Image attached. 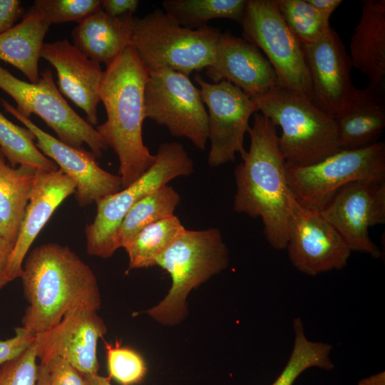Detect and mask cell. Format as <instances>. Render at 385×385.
I'll return each mask as SVG.
<instances>
[{"label": "cell", "mask_w": 385, "mask_h": 385, "mask_svg": "<svg viewBox=\"0 0 385 385\" xmlns=\"http://www.w3.org/2000/svg\"><path fill=\"white\" fill-rule=\"evenodd\" d=\"M21 278L29 304L22 327L34 334L56 326L73 307L101 308L93 272L67 246L49 242L35 247L24 261Z\"/></svg>", "instance_id": "cell-1"}, {"label": "cell", "mask_w": 385, "mask_h": 385, "mask_svg": "<svg viewBox=\"0 0 385 385\" xmlns=\"http://www.w3.org/2000/svg\"><path fill=\"white\" fill-rule=\"evenodd\" d=\"M247 133L249 150L235 170L233 209L251 217H260L269 244L275 250H284L295 199L287 183L276 125L257 112Z\"/></svg>", "instance_id": "cell-2"}, {"label": "cell", "mask_w": 385, "mask_h": 385, "mask_svg": "<svg viewBox=\"0 0 385 385\" xmlns=\"http://www.w3.org/2000/svg\"><path fill=\"white\" fill-rule=\"evenodd\" d=\"M148 78V72L130 44L103 71L100 98L107 118L96 130L118 156L123 188L139 178L155 160L142 133Z\"/></svg>", "instance_id": "cell-3"}, {"label": "cell", "mask_w": 385, "mask_h": 385, "mask_svg": "<svg viewBox=\"0 0 385 385\" xmlns=\"http://www.w3.org/2000/svg\"><path fill=\"white\" fill-rule=\"evenodd\" d=\"M228 264V249L218 228L185 229L155 260L154 266L169 273L172 284L165 298L146 313L163 325L179 324L188 314L190 292L220 273Z\"/></svg>", "instance_id": "cell-4"}, {"label": "cell", "mask_w": 385, "mask_h": 385, "mask_svg": "<svg viewBox=\"0 0 385 385\" xmlns=\"http://www.w3.org/2000/svg\"><path fill=\"white\" fill-rule=\"evenodd\" d=\"M252 99L282 128L278 146L287 167L311 165L340 150L334 118L307 98L277 86Z\"/></svg>", "instance_id": "cell-5"}, {"label": "cell", "mask_w": 385, "mask_h": 385, "mask_svg": "<svg viewBox=\"0 0 385 385\" xmlns=\"http://www.w3.org/2000/svg\"><path fill=\"white\" fill-rule=\"evenodd\" d=\"M221 31L189 29L163 9L133 18L130 45L148 73L166 68L189 76L211 65Z\"/></svg>", "instance_id": "cell-6"}, {"label": "cell", "mask_w": 385, "mask_h": 385, "mask_svg": "<svg viewBox=\"0 0 385 385\" xmlns=\"http://www.w3.org/2000/svg\"><path fill=\"white\" fill-rule=\"evenodd\" d=\"M153 165L128 186L96 202L93 221L86 226V250L91 256L111 257L116 251L115 232L129 210L139 200L171 180L194 172V163L183 145H159Z\"/></svg>", "instance_id": "cell-7"}, {"label": "cell", "mask_w": 385, "mask_h": 385, "mask_svg": "<svg viewBox=\"0 0 385 385\" xmlns=\"http://www.w3.org/2000/svg\"><path fill=\"white\" fill-rule=\"evenodd\" d=\"M289 188L302 206L321 212L345 185L359 180H385V143L353 150L340 149L322 161L286 166Z\"/></svg>", "instance_id": "cell-8"}, {"label": "cell", "mask_w": 385, "mask_h": 385, "mask_svg": "<svg viewBox=\"0 0 385 385\" xmlns=\"http://www.w3.org/2000/svg\"><path fill=\"white\" fill-rule=\"evenodd\" d=\"M240 25L243 38L266 55L277 86L311 101L312 81L302 44L284 21L277 0H247Z\"/></svg>", "instance_id": "cell-9"}, {"label": "cell", "mask_w": 385, "mask_h": 385, "mask_svg": "<svg viewBox=\"0 0 385 385\" xmlns=\"http://www.w3.org/2000/svg\"><path fill=\"white\" fill-rule=\"evenodd\" d=\"M36 83H28L0 66V88L16 103V109L29 118L39 116L58 135V139L76 148L88 145L96 158L108 149L96 129L82 118L63 98L54 83L51 69L41 73Z\"/></svg>", "instance_id": "cell-10"}, {"label": "cell", "mask_w": 385, "mask_h": 385, "mask_svg": "<svg viewBox=\"0 0 385 385\" xmlns=\"http://www.w3.org/2000/svg\"><path fill=\"white\" fill-rule=\"evenodd\" d=\"M144 107L145 118L165 126L172 135L205 148L207 112L200 89L188 76L166 68L148 73Z\"/></svg>", "instance_id": "cell-11"}, {"label": "cell", "mask_w": 385, "mask_h": 385, "mask_svg": "<svg viewBox=\"0 0 385 385\" xmlns=\"http://www.w3.org/2000/svg\"><path fill=\"white\" fill-rule=\"evenodd\" d=\"M194 78L208 109L209 165L215 168L235 161L238 153L242 158L247 153L244 138L250 127L249 120L258 112L253 99L228 81L210 83L200 74Z\"/></svg>", "instance_id": "cell-12"}, {"label": "cell", "mask_w": 385, "mask_h": 385, "mask_svg": "<svg viewBox=\"0 0 385 385\" xmlns=\"http://www.w3.org/2000/svg\"><path fill=\"white\" fill-rule=\"evenodd\" d=\"M335 228L351 252L377 259L379 248L369 228L385 223V180H359L343 186L319 212Z\"/></svg>", "instance_id": "cell-13"}, {"label": "cell", "mask_w": 385, "mask_h": 385, "mask_svg": "<svg viewBox=\"0 0 385 385\" xmlns=\"http://www.w3.org/2000/svg\"><path fill=\"white\" fill-rule=\"evenodd\" d=\"M285 249L292 265L309 276L343 269L351 253L319 212L300 205L296 200L291 209Z\"/></svg>", "instance_id": "cell-14"}, {"label": "cell", "mask_w": 385, "mask_h": 385, "mask_svg": "<svg viewBox=\"0 0 385 385\" xmlns=\"http://www.w3.org/2000/svg\"><path fill=\"white\" fill-rule=\"evenodd\" d=\"M302 47L311 77V102L334 118L349 107L359 93L351 80V58L332 27L317 41Z\"/></svg>", "instance_id": "cell-15"}, {"label": "cell", "mask_w": 385, "mask_h": 385, "mask_svg": "<svg viewBox=\"0 0 385 385\" xmlns=\"http://www.w3.org/2000/svg\"><path fill=\"white\" fill-rule=\"evenodd\" d=\"M4 109L21 122L35 135L38 149L53 160L75 183V197L81 207L97 202L122 188L119 175L101 168L92 152L68 145L45 132L16 108L1 99Z\"/></svg>", "instance_id": "cell-16"}, {"label": "cell", "mask_w": 385, "mask_h": 385, "mask_svg": "<svg viewBox=\"0 0 385 385\" xmlns=\"http://www.w3.org/2000/svg\"><path fill=\"white\" fill-rule=\"evenodd\" d=\"M106 330L96 310L73 307L56 326L36 334V356L41 364L57 356L81 375L98 374L97 342Z\"/></svg>", "instance_id": "cell-17"}, {"label": "cell", "mask_w": 385, "mask_h": 385, "mask_svg": "<svg viewBox=\"0 0 385 385\" xmlns=\"http://www.w3.org/2000/svg\"><path fill=\"white\" fill-rule=\"evenodd\" d=\"M205 74L212 83L228 81L252 98L277 86L274 69L260 50L228 31L221 33L214 61Z\"/></svg>", "instance_id": "cell-18"}, {"label": "cell", "mask_w": 385, "mask_h": 385, "mask_svg": "<svg viewBox=\"0 0 385 385\" xmlns=\"http://www.w3.org/2000/svg\"><path fill=\"white\" fill-rule=\"evenodd\" d=\"M41 57L56 70L58 90L98 124L97 106L103 76L101 64L91 60L68 40L44 43Z\"/></svg>", "instance_id": "cell-19"}, {"label": "cell", "mask_w": 385, "mask_h": 385, "mask_svg": "<svg viewBox=\"0 0 385 385\" xmlns=\"http://www.w3.org/2000/svg\"><path fill=\"white\" fill-rule=\"evenodd\" d=\"M75 190L74 182L61 169L35 171L29 202L9 261L11 282L21 278L24 261L34 240L56 208Z\"/></svg>", "instance_id": "cell-20"}, {"label": "cell", "mask_w": 385, "mask_h": 385, "mask_svg": "<svg viewBox=\"0 0 385 385\" xmlns=\"http://www.w3.org/2000/svg\"><path fill=\"white\" fill-rule=\"evenodd\" d=\"M352 67L367 76L369 85H385V1H364L350 43Z\"/></svg>", "instance_id": "cell-21"}, {"label": "cell", "mask_w": 385, "mask_h": 385, "mask_svg": "<svg viewBox=\"0 0 385 385\" xmlns=\"http://www.w3.org/2000/svg\"><path fill=\"white\" fill-rule=\"evenodd\" d=\"M339 149L353 150L378 142L385 128L384 88L359 89L354 101L334 117Z\"/></svg>", "instance_id": "cell-22"}, {"label": "cell", "mask_w": 385, "mask_h": 385, "mask_svg": "<svg viewBox=\"0 0 385 385\" xmlns=\"http://www.w3.org/2000/svg\"><path fill=\"white\" fill-rule=\"evenodd\" d=\"M133 15L111 16L101 9L73 29V45L91 60L108 67L130 44Z\"/></svg>", "instance_id": "cell-23"}, {"label": "cell", "mask_w": 385, "mask_h": 385, "mask_svg": "<svg viewBox=\"0 0 385 385\" xmlns=\"http://www.w3.org/2000/svg\"><path fill=\"white\" fill-rule=\"evenodd\" d=\"M49 26L31 7L19 24L0 34V59L20 70L31 83L39 80L38 60Z\"/></svg>", "instance_id": "cell-24"}, {"label": "cell", "mask_w": 385, "mask_h": 385, "mask_svg": "<svg viewBox=\"0 0 385 385\" xmlns=\"http://www.w3.org/2000/svg\"><path fill=\"white\" fill-rule=\"evenodd\" d=\"M0 152V235L14 245L23 220L35 171L8 165Z\"/></svg>", "instance_id": "cell-25"}, {"label": "cell", "mask_w": 385, "mask_h": 385, "mask_svg": "<svg viewBox=\"0 0 385 385\" xmlns=\"http://www.w3.org/2000/svg\"><path fill=\"white\" fill-rule=\"evenodd\" d=\"M180 200L178 192L173 187L165 185L136 202L116 230L117 249L123 247L148 225L173 215Z\"/></svg>", "instance_id": "cell-26"}, {"label": "cell", "mask_w": 385, "mask_h": 385, "mask_svg": "<svg viewBox=\"0 0 385 385\" xmlns=\"http://www.w3.org/2000/svg\"><path fill=\"white\" fill-rule=\"evenodd\" d=\"M247 0H165L163 11L189 29L207 26L214 19H228L240 24Z\"/></svg>", "instance_id": "cell-27"}, {"label": "cell", "mask_w": 385, "mask_h": 385, "mask_svg": "<svg viewBox=\"0 0 385 385\" xmlns=\"http://www.w3.org/2000/svg\"><path fill=\"white\" fill-rule=\"evenodd\" d=\"M176 215L163 218L141 230L123 247L129 259V269L154 266L155 260L184 231Z\"/></svg>", "instance_id": "cell-28"}, {"label": "cell", "mask_w": 385, "mask_h": 385, "mask_svg": "<svg viewBox=\"0 0 385 385\" xmlns=\"http://www.w3.org/2000/svg\"><path fill=\"white\" fill-rule=\"evenodd\" d=\"M293 329L294 340L289 358L272 385H293L298 376L309 368L317 367L326 371L334 369L330 357L332 346L329 344L309 340L300 318L293 320Z\"/></svg>", "instance_id": "cell-29"}, {"label": "cell", "mask_w": 385, "mask_h": 385, "mask_svg": "<svg viewBox=\"0 0 385 385\" xmlns=\"http://www.w3.org/2000/svg\"><path fill=\"white\" fill-rule=\"evenodd\" d=\"M34 140L29 129L14 124L0 111V152L11 166L19 165L44 172L58 170V165L38 149Z\"/></svg>", "instance_id": "cell-30"}, {"label": "cell", "mask_w": 385, "mask_h": 385, "mask_svg": "<svg viewBox=\"0 0 385 385\" xmlns=\"http://www.w3.org/2000/svg\"><path fill=\"white\" fill-rule=\"evenodd\" d=\"M277 5L284 21L302 45L314 43L331 28L329 19L307 0H277Z\"/></svg>", "instance_id": "cell-31"}, {"label": "cell", "mask_w": 385, "mask_h": 385, "mask_svg": "<svg viewBox=\"0 0 385 385\" xmlns=\"http://www.w3.org/2000/svg\"><path fill=\"white\" fill-rule=\"evenodd\" d=\"M109 377L122 385H133L141 382L147 371L142 356L128 347L115 346L105 342Z\"/></svg>", "instance_id": "cell-32"}, {"label": "cell", "mask_w": 385, "mask_h": 385, "mask_svg": "<svg viewBox=\"0 0 385 385\" xmlns=\"http://www.w3.org/2000/svg\"><path fill=\"white\" fill-rule=\"evenodd\" d=\"M32 7L49 24L68 21L78 24L101 9V0H36Z\"/></svg>", "instance_id": "cell-33"}, {"label": "cell", "mask_w": 385, "mask_h": 385, "mask_svg": "<svg viewBox=\"0 0 385 385\" xmlns=\"http://www.w3.org/2000/svg\"><path fill=\"white\" fill-rule=\"evenodd\" d=\"M34 342L19 356L2 364L0 385H36L38 366Z\"/></svg>", "instance_id": "cell-34"}, {"label": "cell", "mask_w": 385, "mask_h": 385, "mask_svg": "<svg viewBox=\"0 0 385 385\" xmlns=\"http://www.w3.org/2000/svg\"><path fill=\"white\" fill-rule=\"evenodd\" d=\"M42 364L47 369L49 385H86L82 375L60 357H53Z\"/></svg>", "instance_id": "cell-35"}, {"label": "cell", "mask_w": 385, "mask_h": 385, "mask_svg": "<svg viewBox=\"0 0 385 385\" xmlns=\"http://www.w3.org/2000/svg\"><path fill=\"white\" fill-rule=\"evenodd\" d=\"M36 334L24 327L15 329V336L0 341V365H2L22 354L35 340Z\"/></svg>", "instance_id": "cell-36"}, {"label": "cell", "mask_w": 385, "mask_h": 385, "mask_svg": "<svg viewBox=\"0 0 385 385\" xmlns=\"http://www.w3.org/2000/svg\"><path fill=\"white\" fill-rule=\"evenodd\" d=\"M24 9L19 0H0V34L14 26Z\"/></svg>", "instance_id": "cell-37"}, {"label": "cell", "mask_w": 385, "mask_h": 385, "mask_svg": "<svg viewBox=\"0 0 385 385\" xmlns=\"http://www.w3.org/2000/svg\"><path fill=\"white\" fill-rule=\"evenodd\" d=\"M138 0H103L101 9L111 16H120L126 14H133L138 9Z\"/></svg>", "instance_id": "cell-38"}, {"label": "cell", "mask_w": 385, "mask_h": 385, "mask_svg": "<svg viewBox=\"0 0 385 385\" xmlns=\"http://www.w3.org/2000/svg\"><path fill=\"white\" fill-rule=\"evenodd\" d=\"M14 245L0 235V289L11 281L8 276V265Z\"/></svg>", "instance_id": "cell-39"}, {"label": "cell", "mask_w": 385, "mask_h": 385, "mask_svg": "<svg viewBox=\"0 0 385 385\" xmlns=\"http://www.w3.org/2000/svg\"><path fill=\"white\" fill-rule=\"evenodd\" d=\"M324 16L330 18L333 11L343 2L342 0H307Z\"/></svg>", "instance_id": "cell-40"}, {"label": "cell", "mask_w": 385, "mask_h": 385, "mask_svg": "<svg viewBox=\"0 0 385 385\" xmlns=\"http://www.w3.org/2000/svg\"><path fill=\"white\" fill-rule=\"evenodd\" d=\"M86 385H112L110 377H104L98 374L82 375Z\"/></svg>", "instance_id": "cell-41"}, {"label": "cell", "mask_w": 385, "mask_h": 385, "mask_svg": "<svg viewBox=\"0 0 385 385\" xmlns=\"http://www.w3.org/2000/svg\"><path fill=\"white\" fill-rule=\"evenodd\" d=\"M358 385H385V373L379 372L360 380Z\"/></svg>", "instance_id": "cell-42"}, {"label": "cell", "mask_w": 385, "mask_h": 385, "mask_svg": "<svg viewBox=\"0 0 385 385\" xmlns=\"http://www.w3.org/2000/svg\"><path fill=\"white\" fill-rule=\"evenodd\" d=\"M36 385H49L48 374L44 366H38V376Z\"/></svg>", "instance_id": "cell-43"}]
</instances>
